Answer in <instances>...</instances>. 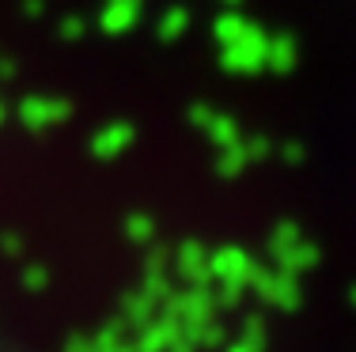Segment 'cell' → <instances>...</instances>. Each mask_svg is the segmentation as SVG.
I'll return each instance as SVG.
<instances>
[{"label":"cell","mask_w":356,"mask_h":352,"mask_svg":"<svg viewBox=\"0 0 356 352\" xmlns=\"http://www.w3.org/2000/svg\"><path fill=\"white\" fill-rule=\"evenodd\" d=\"M250 265H254V254L247 246H216L209 250V284H216V307H239L243 296H247V280H250Z\"/></svg>","instance_id":"6da1fadb"},{"label":"cell","mask_w":356,"mask_h":352,"mask_svg":"<svg viewBox=\"0 0 356 352\" xmlns=\"http://www.w3.org/2000/svg\"><path fill=\"white\" fill-rule=\"evenodd\" d=\"M266 42H269V31L261 23L247 19V27L232 42L216 46L220 72H227V76H258V72H266Z\"/></svg>","instance_id":"7a4b0ae2"},{"label":"cell","mask_w":356,"mask_h":352,"mask_svg":"<svg viewBox=\"0 0 356 352\" xmlns=\"http://www.w3.org/2000/svg\"><path fill=\"white\" fill-rule=\"evenodd\" d=\"M247 292L261 299L266 307H273V311L281 315H296L303 307V284L300 276L277 269V265H250V280H247Z\"/></svg>","instance_id":"3957f363"},{"label":"cell","mask_w":356,"mask_h":352,"mask_svg":"<svg viewBox=\"0 0 356 352\" xmlns=\"http://www.w3.org/2000/svg\"><path fill=\"white\" fill-rule=\"evenodd\" d=\"M15 117H19V125L27 133L42 137V133H54V129H61V125L69 121L72 103L61 99V95H23L19 106H15Z\"/></svg>","instance_id":"277c9868"},{"label":"cell","mask_w":356,"mask_h":352,"mask_svg":"<svg viewBox=\"0 0 356 352\" xmlns=\"http://www.w3.org/2000/svg\"><path fill=\"white\" fill-rule=\"evenodd\" d=\"M159 307H163V315H171L182 330H193V326L216 318V311H220L213 288H197V284H186L182 292H171Z\"/></svg>","instance_id":"5b68a950"},{"label":"cell","mask_w":356,"mask_h":352,"mask_svg":"<svg viewBox=\"0 0 356 352\" xmlns=\"http://www.w3.org/2000/svg\"><path fill=\"white\" fill-rule=\"evenodd\" d=\"M133 144H137V125L125 121V117H114V121L99 125V129L91 133L88 152L95 163H114V159H122Z\"/></svg>","instance_id":"8992f818"},{"label":"cell","mask_w":356,"mask_h":352,"mask_svg":"<svg viewBox=\"0 0 356 352\" xmlns=\"http://www.w3.org/2000/svg\"><path fill=\"white\" fill-rule=\"evenodd\" d=\"M171 265L182 284H197V288H213L209 284V246L201 239H182L171 250Z\"/></svg>","instance_id":"52a82bcc"},{"label":"cell","mask_w":356,"mask_h":352,"mask_svg":"<svg viewBox=\"0 0 356 352\" xmlns=\"http://www.w3.org/2000/svg\"><path fill=\"white\" fill-rule=\"evenodd\" d=\"M144 19V0H103L95 15V27L110 38H122L129 31H137Z\"/></svg>","instance_id":"ba28073f"},{"label":"cell","mask_w":356,"mask_h":352,"mask_svg":"<svg viewBox=\"0 0 356 352\" xmlns=\"http://www.w3.org/2000/svg\"><path fill=\"white\" fill-rule=\"evenodd\" d=\"M182 333V326L175 322L171 315H159L148 318L140 330H133V352H167V345Z\"/></svg>","instance_id":"9c48e42d"},{"label":"cell","mask_w":356,"mask_h":352,"mask_svg":"<svg viewBox=\"0 0 356 352\" xmlns=\"http://www.w3.org/2000/svg\"><path fill=\"white\" fill-rule=\"evenodd\" d=\"M269 262H273L277 269L292 273V276H303V273L318 269V262H322V250H318V242H311L307 235H303V239H296V242H292V246H284L281 254H273Z\"/></svg>","instance_id":"30bf717a"},{"label":"cell","mask_w":356,"mask_h":352,"mask_svg":"<svg viewBox=\"0 0 356 352\" xmlns=\"http://www.w3.org/2000/svg\"><path fill=\"white\" fill-rule=\"evenodd\" d=\"M296 65H300V42L296 35H269L266 42V72H273V76H292Z\"/></svg>","instance_id":"8fae6325"},{"label":"cell","mask_w":356,"mask_h":352,"mask_svg":"<svg viewBox=\"0 0 356 352\" xmlns=\"http://www.w3.org/2000/svg\"><path fill=\"white\" fill-rule=\"evenodd\" d=\"M156 311H159V303L148 296V292H140V288H129L122 299H118V322L125 326V330H140L148 318H156Z\"/></svg>","instance_id":"7c38bea8"},{"label":"cell","mask_w":356,"mask_h":352,"mask_svg":"<svg viewBox=\"0 0 356 352\" xmlns=\"http://www.w3.org/2000/svg\"><path fill=\"white\" fill-rule=\"evenodd\" d=\"M190 23H193V15H190V8H186V4L163 8V12H159V19H156V42L171 46V42H178L186 31H190Z\"/></svg>","instance_id":"4fadbf2b"},{"label":"cell","mask_w":356,"mask_h":352,"mask_svg":"<svg viewBox=\"0 0 356 352\" xmlns=\"http://www.w3.org/2000/svg\"><path fill=\"white\" fill-rule=\"evenodd\" d=\"M224 352H266V318L261 315H243L239 337H235L232 345L224 341Z\"/></svg>","instance_id":"5bb4252c"},{"label":"cell","mask_w":356,"mask_h":352,"mask_svg":"<svg viewBox=\"0 0 356 352\" xmlns=\"http://www.w3.org/2000/svg\"><path fill=\"white\" fill-rule=\"evenodd\" d=\"M247 152H243V137L235 140V144H224V148H216V163H213V171L220 174V178H239L243 171H247Z\"/></svg>","instance_id":"9a60e30c"},{"label":"cell","mask_w":356,"mask_h":352,"mask_svg":"<svg viewBox=\"0 0 356 352\" xmlns=\"http://www.w3.org/2000/svg\"><path fill=\"white\" fill-rule=\"evenodd\" d=\"M209 137V144L213 148H224V144H235V140L243 137V129H239V121H235L232 114H220V110H213V117H209V125L201 129Z\"/></svg>","instance_id":"2e32d148"},{"label":"cell","mask_w":356,"mask_h":352,"mask_svg":"<svg viewBox=\"0 0 356 352\" xmlns=\"http://www.w3.org/2000/svg\"><path fill=\"white\" fill-rule=\"evenodd\" d=\"M91 341H95V352H133V333L118 318L106 322L99 333H91Z\"/></svg>","instance_id":"e0dca14e"},{"label":"cell","mask_w":356,"mask_h":352,"mask_svg":"<svg viewBox=\"0 0 356 352\" xmlns=\"http://www.w3.org/2000/svg\"><path fill=\"white\" fill-rule=\"evenodd\" d=\"M186 337L201 349H224V341H227V330H224V322L220 318H209V322H201V326H193V330H182Z\"/></svg>","instance_id":"ac0fdd59"},{"label":"cell","mask_w":356,"mask_h":352,"mask_svg":"<svg viewBox=\"0 0 356 352\" xmlns=\"http://www.w3.org/2000/svg\"><path fill=\"white\" fill-rule=\"evenodd\" d=\"M122 231H125V239L133 242V246H148V242H156V220H152L148 212H129L125 216V224H122Z\"/></svg>","instance_id":"d6986e66"},{"label":"cell","mask_w":356,"mask_h":352,"mask_svg":"<svg viewBox=\"0 0 356 352\" xmlns=\"http://www.w3.org/2000/svg\"><path fill=\"white\" fill-rule=\"evenodd\" d=\"M296 239H303V228L296 220H277L273 228H269V235H266V254L273 258V254H281L284 246H292Z\"/></svg>","instance_id":"ffe728a7"},{"label":"cell","mask_w":356,"mask_h":352,"mask_svg":"<svg viewBox=\"0 0 356 352\" xmlns=\"http://www.w3.org/2000/svg\"><path fill=\"white\" fill-rule=\"evenodd\" d=\"M243 27H247V15H243L239 8H224V12L213 19V42H216V46H224V42H232Z\"/></svg>","instance_id":"44dd1931"},{"label":"cell","mask_w":356,"mask_h":352,"mask_svg":"<svg viewBox=\"0 0 356 352\" xmlns=\"http://www.w3.org/2000/svg\"><path fill=\"white\" fill-rule=\"evenodd\" d=\"M140 292H148L156 303H163L167 296H171V280H167V269H140V284H137Z\"/></svg>","instance_id":"7402d4cb"},{"label":"cell","mask_w":356,"mask_h":352,"mask_svg":"<svg viewBox=\"0 0 356 352\" xmlns=\"http://www.w3.org/2000/svg\"><path fill=\"white\" fill-rule=\"evenodd\" d=\"M243 152H247V163H266L269 156H273V140H269V133H250V137H243Z\"/></svg>","instance_id":"603a6c76"},{"label":"cell","mask_w":356,"mask_h":352,"mask_svg":"<svg viewBox=\"0 0 356 352\" xmlns=\"http://www.w3.org/2000/svg\"><path fill=\"white\" fill-rule=\"evenodd\" d=\"M83 35H88V23H83V15H76V12H69V15H61L57 19V38L61 42H80Z\"/></svg>","instance_id":"cb8c5ba5"},{"label":"cell","mask_w":356,"mask_h":352,"mask_svg":"<svg viewBox=\"0 0 356 352\" xmlns=\"http://www.w3.org/2000/svg\"><path fill=\"white\" fill-rule=\"evenodd\" d=\"M23 288L31 292V296H38V292H46L49 288V269L42 262H31V265H23Z\"/></svg>","instance_id":"d4e9b609"},{"label":"cell","mask_w":356,"mask_h":352,"mask_svg":"<svg viewBox=\"0 0 356 352\" xmlns=\"http://www.w3.org/2000/svg\"><path fill=\"white\" fill-rule=\"evenodd\" d=\"M273 156L281 159L284 167H303V163H307V148H303V140H284V144H273Z\"/></svg>","instance_id":"484cf974"},{"label":"cell","mask_w":356,"mask_h":352,"mask_svg":"<svg viewBox=\"0 0 356 352\" xmlns=\"http://www.w3.org/2000/svg\"><path fill=\"white\" fill-rule=\"evenodd\" d=\"M209 117H213V106H209V103H193L190 106V110H186V121H190L193 125V129H205V125H209Z\"/></svg>","instance_id":"4316f807"},{"label":"cell","mask_w":356,"mask_h":352,"mask_svg":"<svg viewBox=\"0 0 356 352\" xmlns=\"http://www.w3.org/2000/svg\"><path fill=\"white\" fill-rule=\"evenodd\" d=\"M61 352H95V341H91V333H69Z\"/></svg>","instance_id":"83f0119b"},{"label":"cell","mask_w":356,"mask_h":352,"mask_svg":"<svg viewBox=\"0 0 356 352\" xmlns=\"http://www.w3.org/2000/svg\"><path fill=\"white\" fill-rule=\"evenodd\" d=\"M0 254H4V258H19L23 254V235H12V231L0 235Z\"/></svg>","instance_id":"f1b7e54d"},{"label":"cell","mask_w":356,"mask_h":352,"mask_svg":"<svg viewBox=\"0 0 356 352\" xmlns=\"http://www.w3.org/2000/svg\"><path fill=\"white\" fill-rule=\"evenodd\" d=\"M23 15L27 19H42L46 15V0H23Z\"/></svg>","instance_id":"f546056e"},{"label":"cell","mask_w":356,"mask_h":352,"mask_svg":"<svg viewBox=\"0 0 356 352\" xmlns=\"http://www.w3.org/2000/svg\"><path fill=\"white\" fill-rule=\"evenodd\" d=\"M15 76H19V65H15L12 57L0 53V80H15Z\"/></svg>","instance_id":"4dcf8cb0"},{"label":"cell","mask_w":356,"mask_h":352,"mask_svg":"<svg viewBox=\"0 0 356 352\" xmlns=\"http://www.w3.org/2000/svg\"><path fill=\"white\" fill-rule=\"evenodd\" d=\"M167 352H197V345H193V341L186 337V333H178L171 345H167Z\"/></svg>","instance_id":"1f68e13d"},{"label":"cell","mask_w":356,"mask_h":352,"mask_svg":"<svg viewBox=\"0 0 356 352\" xmlns=\"http://www.w3.org/2000/svg\"><path fill=\"white\" fill-rule=\"evenodd\" d=\"M4 121H8V103L0 99V129H4Z\"/></svg>","instance_id":"d6a6232c"},{"label":"cell","mask_w":356,"mask_h":352,"mask_svg":"<svg viewBox=\"0 0 356 352\" xmlns=\"http://www.w3.org/2000/svg\"><path fill=\"white\" fill-rule=\"evenodd\" d=\"M349 307L356 311V284H349Z\"/></svg>","instance_id":"836d02e7"},{"label":"cell","mask_w":356,"mask_h":352,"mask_svg":"<svg viewBox=\"0 0 356 352\" xmlns=\"http://www.w3.org/2000/svg\"><path fill=\"white\" fill-rule=\"evenodd\" d=\"M220 4H224V8H239L243 0H220Z\"/></svg>","instance_id":"e575fe53"}]
</instances>
